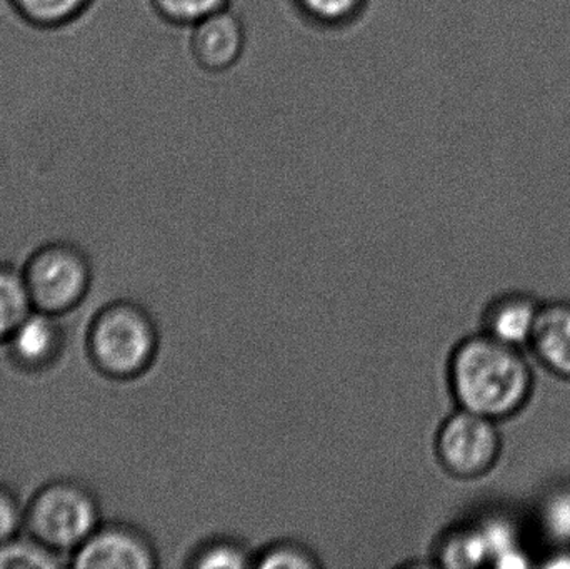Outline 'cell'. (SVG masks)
I'll list each match as a JSON object with an SVG mask.
<instances>
[{
    "instance_id": "6da1fadb",
    "label": "cell",
    "mask_w": 570,
    "mask_h": 569,
    "mask_svg": "<svg viewBox=\"0 0 570 569\" xmlns=\"http://www.w3.org/2000/svg\"><path fill=\"white\" fill-rule=\"evenodd\" d=\"M459 408L499 421L518 413L532 391V373L518 347L489 334L461 341L449 361Z\"/></svg>"
},
{
    "instance_id": "7a4b0ae2",
    "label": "cell",
    "mask_w": 570,
    "mask_h": 569,
    "mask_svg": "<svg viewBox=\"0 0 570 569\" xmlns=\"http://www.w3.org/2000/svg\"><path fill=\"white\" fill-rule=\"evenodd\" d=\"M90 363L102 376L130 381L156 363L159 327L153 314L134 301H114L94 316L86 337Z\"/></svg>"
},
{
    "instance_id": "3957f363",
    "label": "cell",
    "mask_w": 570,
    "mask_h": 569,
    "mask_svg": "<svg viewBox=\"0 0 570 569\" xmlns=\"http://www.w3.org/2000/svg\"><path fill=\"white\" fill-rule=\"evenodd\" d=\"M99 498L82 481L59 478L36 491L23 513V531L69 557L100 527Z\"/></svg>"
},
{
    "instance_id": "277c9868",
    "label": "cell",
    "mask_w": 570,
    "mask_h": 569,
    "mask_svg": "<svg viewBox=\"0 0 570 569\" xmlns=\"http://www.w3.org/2000/svg\"><path fill=\"white\" fill-rule=\"evenodd\" d=\"M22 276L33 310L60 317L86 300L92 284V264L77 244L52 241L32 253Z\"/></svg>"
},
{
    "instance_id": "5b68a950",
    "label": "cell",
    "mask_w": 570,
    "mask_h": 569,
    "mask_svg": "<svg viewBox=\"0 0 570 569\" xmlns=\"http://www.w3.org/2000/svg\"><path fill=\"white\" fill-rule=\"evenodd\" d=\"M495 423L462 408L451 414L435 436V453L444 470L461 480L484 477L501 453Z\"/></svg>"
},
{
    "instance_id": "8992f818",
    "label": "cell",
    "mask_w": 570,
    "mask_h": 569,
    "mask_svg": "<svg viewBox=\"0 0 570 569\" xmlns=\"http://www.w3.org/2000/svg\"><path fill=\"white\" fill-rule=\"evenodd\" d=\"M67 567L73 569H153L159 553L149 534L122 521L100 527L73 551Z\"/></svg>"
},
{
    "instance_id": "52a82bcc",
    "label": "cell",
    "mask_w": 570,
    "mask_h": 569,
    "mask_svg": "<svg viewBox=\"0 0 570 569\" xmlns=\"http://www.w3.org/2000/svg\"><path fill=\"white\" fill-rule=\"evenodd\" d=\"M3 346L17 370L29 374L43 373L52 370L62 356L66 333L59 317L32 310Z\"/></svg>"
},
{
    "instance_id": "ba28073f",
    "label": "cell",
    "mask_w": 570,
    "mask_h": 569,
    "mask_svg": "<svg viewBox=\"0 0 570 569\" xmlns=\"http://www.w3.org/2000/svg\"><path fill=\"white\" fill-rule=\"evenodd\" d=\"M243 49V23L226 9L196 23L193 36L194 56L206 69H227L239 59Z\"/></svg>"
},
{
    "instance_id": "9c48e42d",
    "label": "cell",
    "mask_w": 570,
    "mask_h": 569,
    "mask_svg": "<svg viewBox=\"0 0 570 569\" xmlns=\"http://www.w3.org/2000/svg\"><path fill=\"white\" fill-rule=\"evenodd\" d=\"M542 304L525 294H509L494 301L484 316V333L521 350L531 344Z\"/></svg>"
},
{
    "instance_id": "30bf717a",
    "label": "cell",
    "mask_w": 570,
    "mask_h": 569,
    "mask_svg": "<svg viewBox=\"0 0 570 569\" xmlns=\"http://www.w3.org/2000/svg\"><path fill=\"white\" fill-rule=\"evenodd\" d=\"M529 346L549 371L570 377V303L541 307Z\"/></svg>"
},
{
    "instance_id": "8fae6325",
    "label": "cell",
    "mask_w": 570,
    "mask_h": 569,
    "mask_svg": "<svg viewBox=\"0 0 570 569\" xmlns=\"http://www.w3.org/2000/svg\"><path fill=\"white\" fill-rule=\"evenodd\" d=\"M435 557L442 567L449 568H474L489 565V551L479 523L462 524L449 530L439 541Z\"/></svg>"
},
{
    "instance_id": "7c38bea8",
    "label": "cell",
    "mask_w": 570,
    "mask_h": 569,
    "mask_svg": "<svg viewBox=\"0 0 570 569\" xmlns=\"http://www.w3.org/2000/svg\"><path fill=\"white\" fill-rule=\"evenodd\" d=\"M32 310L22 269L0 263V344H6L13 330Z\"/></svg>"
},
{
    "instance_id": "4fadbf2b",
    "label": "cell",
    "mask_w": 570,
    "mask_h": 569,
    "mask_svg": "<svg viewBox=\"0 0 570 569\" xmlns=\"http://www.w3.org/2000/svg\"><path fill=\"white\" fill-rule=\"evenodd\" d=\"M67 567L63 555L50 550L30 534H17L0 545V569H53Z\"/></svg>"
},
{
    "instance_id": "5bb4252c",
    "label": "cell",
    "mask_w": 570,
    "mask_h": 569,
    "mask_svg": "<svg viewBox=\"0 0 570 569\" xmlns=\"http://www.w3.org/2000/svg\"><path fill=\"white\" fill-rule=\"evenodd\" d=\"M187 567L194 569L254 568V553L234 538L217 537L204 541L189 555Z\"/></svg>"
},
{
    "instance_id": "9a60e30c",
    "label": "cell",
    "mask_w": 570,
    "mask_h": 569,
    "mask_svg": "<svg viewBox=\"0 0 570 569\" xmlns=\"http://www.w3.org/2000/svg\"><path fill=\"white\" fill-rule=\"evenodd\" d=\"M27 22L39 27H60L79 19L94 0H10Z\"/></svg>"
},
{
    "instance_id": "2e32d148",
    "label": "cell",
    "mask_w": 570,
    "mask_h": 569,
    "mask_svg": "<svg viewBox=\"0 0 570 569\" xmlns=\"http://www.w3.org/2000/svg\"><path fill=\"white\" fill-rule=\"evenodd\" d=\"M317 555L294 540L273 541L269 547L254 553V568L314 569L321 568Z\"/></svg>"
},
{
    "instance_id": "e0dca14e",
    "label": "cell",
    "mask_w": 570,
    "mask_h": 569,
    "mask_svg": "<svg viewBox=\"0 0 570 569\" xmlns=\"http://www.w3.org/2000/svg\"><path fill=\"white\" fill-rule=\"evenodd\" d=\"M539 518L552 541L570 545V488L551 491L542 501Z\"/></svg>"
},
{
    "instance_id": "ac0fdd59",
    "label": "cell",
    "mask_w": 570,
    "mask_h": 569,
    "mask_svg": "<svg viewBox=\"0 0 570 569\" xmlns=\"http://www.w3.org/2000/svg\"><path fill=\"white\" fill-rule=\"evenodd\" d=\"M160 16L170 22L194 23L226 9L229 0H153Z\"/></svg>"
},
{
    "instance_id": "d6986e66",
    "label": "cell",
    "mask_w": 570,
    "mask_h": 569,
    "mask_svg": "<svg viewBox=\"0 0 570 569\" xmlns=\"http://www.w3.org/2000/svg\"><path fill=\"white\" fill-rule=\"evenodd\" d=\"M362 2L364 0H298L308 16L327 23L351 20L361 9Z\"/></svg>"
},
{
    "instance_id": "ffe728a7",
    "label": "cell",
    "mask_w": 570,
    "mask_h": 569,
    "mask_svg": "<svg viewBox=\"0 0 570 569\" xmlns=\"http://www.w3.org/2000/svg\"><path fill=\"white\" fill-rule=\"evenodd\" d=\"M26 507L20 504L17 494L0 483V545L23 531Z\"/></svg>"
},
{
    "instance_id": "44dd1931",
    "label": "cell",
    "mask_w": 570,
    "mask_h": 569,
    "mask_svg": "<svg viewBox=\"0 0 570 569\" xmlns=\"http://www.w3.org/2000/svg\"><path fill=\"white\" fill-rule=\"evenodd\" d=\"M551 567H569L570 568V551L568 555H562V557L554 558Z\"/></svg>"
}]
</instances>
